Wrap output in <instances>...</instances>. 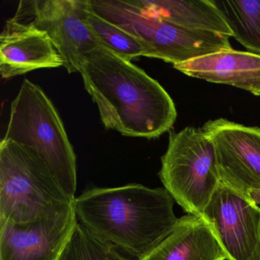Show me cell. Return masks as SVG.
Listing matches in <instances>:
<instances>
[{
	"label": "cell",
	"instance_id": "1",
	"mask_svg": "<svg viewBox=\"0 0 260 260\" xmlns=\"http://www.w3.org/2000/svg\"><path fill=\"white\" fill-rule=\"evenodd\" d=\"M79 73L106 129L123 136L153 139L177 117L168 92L144 70L104 46L82 57Z\"/></svg>",
	"mask_w": 260,
	"mask_h": 260
},
{
	"label": "cell",
	"instance_id": "2",
	"mask_svg": "<svg viewBox=\"0 0 260 260\" xmlns=\"http://www.w3.org/2000/svg\"><path fill=\"white\" fill-rule=\"evenodd\" d=\"M78 223L104 243L141 259L177 223L174 199L165 188L132 183L92 188L74 201Z\"/></svg>",
	"mask_w": 260,
	"mask_h": 260
},
{
	"label": "cell",
	"instance_id": "3",
	"mask_svg": "<svg viewBox=\"0 0 260 260\" xmlns=\"http://www.w3.org/2000/svg\"><path fill=\"white\" fill-rule=\"evenodd\" d=\"M74 201L35 150L2 140L0 223L25 224L56 218L74 210Z\"/></svg>",
	"mask_w": 260,
	"mask_h": 260
},
{
	"label": "cell",
	"instance_id": "4",
	"mask_svg": "<svg viewBox=\"0 0 260 260\" xmlns=\"http://www.w3.org/2000/svg\"><path fill=\"white\" fill-rule=\"evenodd\" d=\"M4 139L32 149L65 192L75 199L77 156L63 121L43 89L25 79L10 106Z\"/></svg>",
	"mask_w": 260,
	"mask_h": 260
},
{
	"label": "cell",
	"instance_id": "5",
	"mask_svg": "<svg viewBox=\"0 0 260 260\" xmlns=\"http://www.w3.org/2000/svg\"><path fill=\"white\" fill-rule=\"evenodd\" d=\"M92 11L141 42L146 57L173 65L232 49L229 37L185 29L150 13L135 0H88Z\"/></svg>",
	"mask_w": 260,
	"mask_h": 260
},
{
	"label": "cell",
	"instance_id": "6",
	"mask_svg": "<svg viewBox=\"0 0 260 260\" xmlns=\"http://www.w3.org/2000/svg\"><path fill=\"white\" fill-rule=\"evenodd\" d=\"M161 162L164 188L187 214L202 216L220 185L214 145L203 129L170 131Z\"/></svg>",
	"mask_w": 260,
	"mask_h": 260
},
{
	"label": "cell",
	"instance_id": "7",
	"mask_svg": "<svg viewBox=\"0 0 260 260\" xmlns=\"http://www.w3.org/2000/svg\"><path fill=\"white\" fill-rule=\"evenodd\" d=\"M87 0H25L15 19L45 31L69 74L79 73L82 57L100 46L87 19Z\"/></svg>",
	"mask_w": 260,
	"mask_h": 260
},
{
	"label": "cell",
	"instance_id": "8",
	"mask_svg": "<svg viewBox=\"0 0 260 260\" xmlns=\"http://www.w3.org/2000/svg\"><path fill=\"white\" fill-rule=\"evenodd\" d=\"M202 128L214 145L220 184L259 205V127L218 118Z\"/></svg>",
	"mask_w": 260,
	"mask_h": 260
},
{
	"label": "cell",
	"instance_id": "9",
	"mask_svg": "<svg viewBox=\"0 0 260 260\" xmlns=\"http://www.w3.org/2000/svg\"><path fill=\"white\" fill-rule=\"evenodd\" d=\"M228 260H255L260 240V207L220 184L204 211Z\"/></svg>",
	"mask_w": 260,
	"mask_h": 260
},
{
	"label": "cell",
	"instance_id": "10",
	"mask_svg": "<svg viewBox=\"0 0 260 260\" xmlns=\"http://www.w3.org/2000/svg\"><path fill=\"white\" fill-rule=\"evenodd\" d=\"M77 223L75 208L25 224L0 223V260H59Z\"/></svg>",
	"mask_w": 260,
	"mask_h": 260
},
{
	"label": "cell",
	"instance_id": "11",
	"mask_svg": "<svg viewBox=\"0 0 260 260\" xmlns=\"http://www.w3.org/2000/svg\"><path fill=\"white\" fill-rule=\"evenodd\" d=\"M60 67H64V60L45 31L14 17L7 21L0 35L3 79Z\"/></svg>",
	"mask_w": 260,
	"mask_h": 260
},
{
	"label": "cell",
	"instance_id": "12",
	"mask_svg": "<svg viewBox=\"0 0 260 260\" xmlns=\"http://www.w3.org/2000/svg\"><path fill=\"white\" fill-rule=\"evenodd\" d=\"M182 74L260 95V55L230 49L173 65Z\"/></svg>",
	"mask_w": 260,
	"mask_h": 260
},
{
	"label": "cell",
	"instance_id": "13",
	"mask_svg": "<svg viewBox=\"0 0 260 260\" xmlns=\"http://www.w3.org/2000/svg\"><path fill=\"white\" fill-rule=\"evenodd\" d=\"M138 260H228L215 231L203 216L187 214L147 256Z\"/></svg>",
	"mask_w": 260,
	"mask_h": 260
},
{
	"label": "cell",
	"instance_id": "14",
	"mask_svg": "<svg viewBox=\"0 0 260 260\" xmlns=\"http://www.w3.org/2000/svg\"><path fill=\"white\" fill-rule=\"evenodd\" d=\"M135 1L150 13L181 28L233 37L232 31L211 0Z\"/></svg>",
	"mask_w": 260,
	"mask_h": 260
},
{
	"label": "cell",
	"instance_id": "15",
	"mask_svg": "<svg viewBox=\"0 0 260 260\" xmlns=\"http://www.w3.org/2000/svg\"><path fill=\"white\" fill-rule=\"evenodd\" d=\"M233 37L251 53L260 55V0H211Z\"/></svg>",
	"mask_w": 260,
	"mask_h": 260
},
{
	"label": "cell",
	"instance_id": "16",
	"mask_svg": "<svg viewBox=\"0 0 260 260\" xmlns=\"http://www.w3.org/2000/svg\"><path fill=\"white\" fill-rule=\"evenodd\" d=\"M87 19L92 34L101 46L106 47L126 60L146 57V51L141 42L133 36L97 16L88 1Z\"/></svg>",
	"mask_w": 260,
	"mask_h": 260
},
{
	"label": "cell",
	"instance_id": "17",
	"mask_svg": "<svg viewBox=\"0 0 260 260\" xmlns=\"http://www.w3.org/2000/svg\"><path fill=\"white\" fill-rule=\"evenodd\" d=\"M59 260H130L119 251L91 234L77 223L75 231Z\"/></svg>",
	"mask_w": 260,
	"mask_h": 260
},
{
	"label": "cell",
	"instance_id": "18",
	"mask_svg": "<svg viewBox=\"0 0 260 260\" xmlns=\"http://www.w3.org/2000/svg\"><path fill=\"white\" fill-rule=\"evenodd\" d=\"M260 260V240H259V246H258V252H257L256 259Z\"/></svg>",
	"mask_w": 260,
	"mask_h": 260
}]
</instances>
